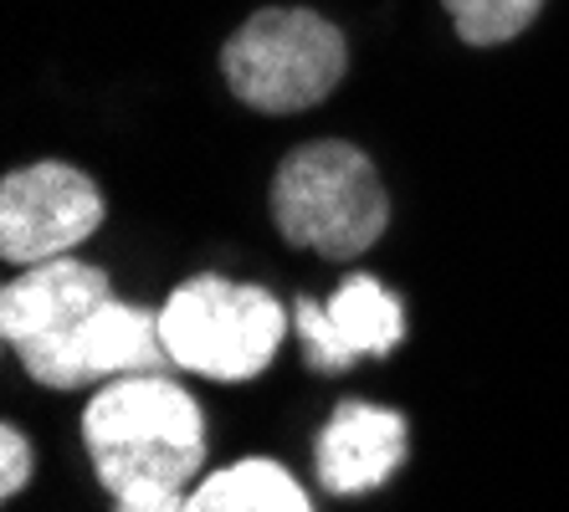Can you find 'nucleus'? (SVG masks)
<instances>
[{
    "label": "nucleus",
    "instance_id": "nucleus-1",
    "mask_svg": "<svg viewBox=\"0 0 569 512\" xmlns=\"http://www.w3.org/2000/svg\"><path fill=\"white\" fill-rule=\"evenodd\" d=\"M88 456L108 498L186 492L206 461V421L180 384L159 374H123L82 415Z\"/></svg>",
    "mask_w": 569,
    "mask_h": 512
},
{
    "label": "nucleus",
    "instance_id": "nucleus-2",
    "mask_svg": "<svg viewBox=\"0 0 569 512\" xmlns=\"http://www.w3.org/2000/svg\"><path fill=\"white\" fill-rule=\"evenodd\" d=\"M272 221L292 247L349 262L380 241L390 200H385L375 164L355 144L323 139L282 159L278 180H272Z\"/></svg>",
    "mask_w": 569,
    "mask_h": 512
},
{
    "label": "nucleus",
    "instance_id": "nucleus-3",
    "mask_svg": "<svg viewBox=\"0 0 569 512\" xmlns=\"http://www.w3.org/2000/svg\"><path fill=\"white\" fill-rule=\"evenodd\" d=\"M159 339L180 369H196L206 380H252L278 354L282 308L262 288L231 277H196L164 302Z\"/></svg>",
    "mask_w": 569,
    "mask_h": 512
},
{
    "label": "nucleus",
    "instance_id": "nucleus-4",
    "mask_svg": "<svg viewBox=\"0 0 569 512\" xmlns=\"http://www.w3.org/2000/svg\"><path fill=\"white\" fill-rule=\"evenodd\" d=\"M345 37L313 11H262L226 41L221 67L241 103L262 113H303L345 78Z\"/></svg>",
    "mask_w": 569,
    "mask_h": 512
},
{
    "label": "nucleus",
    "instance_id": "nucleus-5",
    "mask_svg": "<svg viewBox=\"0 0 569 512\" xmlns=\"http://www.w3.org/2000/svg\"><path fill=\"white\" fill-rule=\"evenodd\" d=\"M103 221V195L72 164L41 159L0 184V257L21 267L57 262Z\"/></svg>",
    "mask_w": 569,
    "mask_h": 512
},
{
    "label": "nucleus",
    "instance_id": "nucleus-6",
    "mask_svg": "<svg viewBox=\"0 0 569 512\" xmlns=\"http://www.w3.org/2000/svg\"><path fill=\"white\" fill-rule=\"evenodd\" d=\"M164 359L170 354L159 339V318L119 298H108L98 313H88L78 329L57 333V339L21 343L27 374L52 390H82V384L119 380V374H159Z\"/></svg>",
    "mask_w": 569,
    "mask_h": 512
},
{
    "label": "nucleus",
    "instance_id": "nucleus-7",
    "mask_svg": "<svg viewBox=\"0 0 569 512\" xmlns=\"http://www.w3.org/2000/svg\"><path fill=\"white\" fill-rule=\"evenodd\" d=\"M298 333L308 343L313 369H349L359 354H390L406 339V313L400 302L375 282V277H349L333 292L329 308L298 302Z\"/></svg>",
    "mask_w": 569,
    "mask_h": 512
},
{
    "label": "nucleus",
    "instance_id": "nucleus-8",
    "mask_svg": "<svg viewBox=\"0 0 569 512\" xmlns=\"http://www.w3.org/2000/svg\"><path fill=\"white\" fill-rule=\"evenodd\" d=\"M113 298L108 277L88 262L57 257V262H37L27 277H16L0 292V333L21 349L31 339H57V333L78 329L88 313H98Z\"/></svg>",
    "mask_w": 569,
    "mask_h": 512
},
{
    "label": "nucleus",
    "instance_id": "nucleus-9",
    "mask_svg": "<svg viewBox=\"0 0 569 512\" xmlns=\"http://www.w3.org/2000/svg\"><path fill=\"white\" fill-rule=\"evenodd\" d=\"M313 461H318V482L339 492V498L370 492L406 461V421L396 410L345 400L333 410V421L323 425V435H318Z\"/></svg>",
    "mask_w": 569,
    "mask_h": 512
},
{
    "label": "nucleus",
    "instance_id": "nucleus-10",
    "mask_svg": "<svg viewBox=\"0 0 569 512\" xmlns=\"http://www.w3.org/2000/svg\"><path fill=\"white\" fill-rule=\"evenodd\" d=\"M447 16L457 21V37L467 47H498L513 41L518 31L533 27V16L543 11V0H441Z\"/></svg>",
    "mask_w": 569,
    "mask_h": 512
},
{
    "label": "nucleus",
    "instance_id": "nucleus-11",
    "mask_svg": "<svg viewBox=\"0 0 569 512\" xmlns=\"http://www.w3.org/2000/svg\"><path fill=\"white\" fill-rule=\"evenodd\" d=\"M231 482H237V512H313L303 486L278 461H241L231 466Z\"/></svg>",
    "mask_w": 569,
    "mask_h": 512
},
{
    "label": "nucleus",
    "instance_id": "nucleus-12",
    "mask_svg": "<svg viewBox=\"0 0 569 512\" xmlns=\"http://www.w3.org/2000/svg\"><path fill=\"white\" fill-rule=\"evenodd\" d=\"M27 482H31V446H27V435L6 425L0 431V492L16 498Z\"/></svg>",
    "mask_w": 569,
    "mask_h": 512
},
{
    "label": "nucleus",
    "instance_id": "nucleus-13",
    "mask_svg": "<svg viewBox=\"0 0 569 512\" xmlns=\"http://www.w3.org/2000/svg\"><path fill=\"white\" fill-rule=\"evenodd\" d=\"M186 512H237V482L231 472H216L186 498Z\"/></svg>",
    "mask_w": 569,
    "mask_h": 512
},
{
    "label": "nucleus",
    "instance_id": "nucleus-14",
    "mask_svg": "<svg viewBox=\"0 0 569 512\" xmlns=\"http://www.w3.org/2000/svg\"><path fill=\"white\" fill-rule=\"evenodd\" d=\"M113 512H186V492H129L113 498Z\"/></svg>",
    "mask_w": 569,
    "mask_h": 512
}]
</instances>
